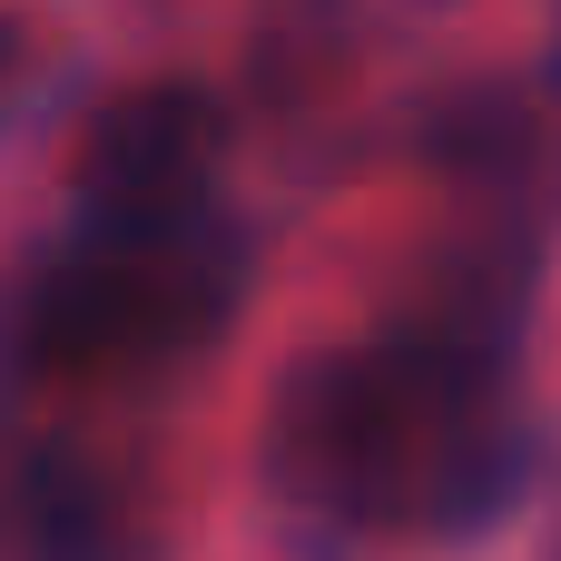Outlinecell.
<instances>
[{
    "label": "cell",
    "instance_id": "6da1fadb",
    "mask_svg": "<svg viewBox=\"0 0 561 561\" xmlns=\"http://www.w3.org/2000/svg\"><path fill=\"white\" fill-rule=\"evenodd\" d=\"M266 473L286 503L355 533H454L493 513L513 434L483 365L454 335H385L316 355L276 394Z\"/></svg>",
    "mask_w": 561,
    "mask_h": 561
},
{
    "label": "cell",
    "instance_id": "7a4b0ae2",
    "mask_svg": "<svg viewBox=\"0 0 561 561\" xmlns=\"http://www.w3.org/2000/svg\"><path fill=\"white\" fill-rule=\"evenodd\" d=\"M237 296V247L187 217V227H89V247H69L20 316V365L49 385H89V375H128L158 355H187Z\"/></svg>",
    "mask_w": 561,
    "mask_h": 561
},
{
    "label": "cell",
    "instance_id": "3957f363",
    "mask_svg": "<svg viewBox=\"0 0 561 561\" xmlns=\"http://www.w3.org/2000/svg\"><path fill=\"white\" fill-rule=\"evenodd\" d=\"M227 118L207 89L187 79H138L118 99H99L69 138V197L89 227H187L207 217V178H217Z\"/></svg>",
    "mask_w": 561,
    "mask_h": 561
}]
</instances>
